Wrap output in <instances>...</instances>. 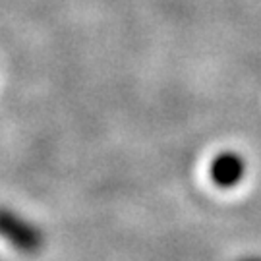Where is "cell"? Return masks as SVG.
Here are the masks:
<instances>
[{
    "mask_svg": "<svg viewBox=\"0 0 261 261\" xmlns=\"http://www.w3.org/2000/svg\"><path fill=\"white\" fill-rule=\"evenodd\" d=\"M209 174L215 186L219 188H234L242 182L246 174V163L236 153H221L213 159Z\"/></svg>",
    "mask_w": 261,
    "mask_h": 261,
    "instance_id": "7a4b0ae2",
    "label": "cell"
},
{
    "mask_svg": "<svg viewBox=\"0 0 261 261\" xmlns=\"http://www.w3.org/2000/svg\"><path fill=\"white\" fill-rule=\"evenodd\" d=\"M0 238L23 253L39 252L45 240L37 224L6 207H0Z\"/></svg>",
    "mask_w": 261,
    "mask_h": 261,
    "instance_id": "6da1fadb",
    "label": "cell"
},
{
    "mask_svg": "<svg viewBox=\"0 0 261 261\" xmlns=\"http://www.w3.org/2000/svg\"><path fill=\"white\" fill-rule=\"evenodd\" d=\"M242 261H261V257H250V259H242Z\"/></svg>",
    "mask_w": 261,
    "mask_h": 261,
    "instance_id": "3957f363",
    "label": "cell"
}]
</instances>
